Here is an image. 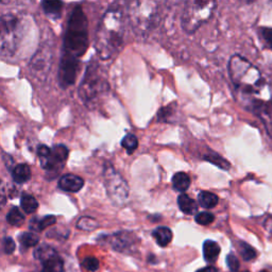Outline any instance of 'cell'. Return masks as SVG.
<instances>
[{
	"instance_id": "6da1fadb",
	"label": "cell",
	"mask_w": 272,
	"mask_h": 272,
	"mask_svg": "<svg viewBox=\"0 0 272 272\" xmlns=\"http://www.w3.org/2000/svg\"><path fill=\"white\" fill-rule=\"evenodd\" d=\"M229 74L238 98L251 110H261L271 99L272 92L267 80L246 58L238 54L231 58Z\"/></svg>"
},
{
	"instance_id": "7a4b0ae2",
	"label": "cell",
	"mask_w": 272,
	"mask_h": 272,
	"mask_svg": "<svg viewBox=\"0 0 272 272\" xmlns=\"http://www.w3.org/2000/svg\"><path fill=\"white\" fill-rule=\"evenodd\" d=\"M125 16L117 5H112L101 17L95 34V49L101 60H110L121 50L125 39Z\"/></svg>"
},
{
	"instance_id": "3957f363",
	"label": "cell",
	"mask_w": 272,
	"mask_h": 272,
	"mask_svg": "<svg viewBox=\"0 0 272 272\" xmlns=\"http://www.w3.org/2000/svg\"><path fill=\"white\" fill-rule=\"evenodd\" d=\"M88 47V24L87 18L80 5L74 6L64 36L62 57L72 59L81 58Z\"/></svg>"
},
{
	"instance_id": "277c9868",
	"label": "cell",
	"mask_w": 272,
	"mask_h": 272,
	"mask_svg": "<svg viewBox=\"0 0 272 272\" xmlns=\"http://www.w3.org/2000/svg\"><path fill=\"white\" fill-rule=\"evenodd\" d=\"M110 91L106 76L102 67L95 60L88 63L83 80L79 86V96L86 105H94L97 100Z\"/></svg>"
},
{
	"instance_id": "5b68a950",
	"label": "cell",
	"mask_w": 272,
	"mask_h": 272,
	"mask_svg": "<svg viewBox=\"0 0 272 272\" xmlns=\"http://www.w3.org/2000/svg\"><path fill=\"white\" fill-rule=\"evenodd\" d=\"M159 3L148 0H137L128 4V17L133 31L140 36H146L158 20Z\"/></svg>"
},
{
	"instance_id": "8992f818",
	"label": "cell",
	"mask_w": 272,
	"mask_h": 272,
	"mask_svg": "<svg viewBox=\"0 0 272 272\" xmlns=\"http://www.w3.org/2000/svg\"><path fill=\"white\" fill-rule=\"evenodd\" d=\"M216 2L212 0H189L185 2L181 26L187 34H194L212 16Z\"/></svg>"
},
{
	"instance_id": "52a82bcc",
	"label": "cell",
	"mask_w": 272,
	"mask_h": 272,
	"mask_svg": "<svg viewBox=\"0 0 272 272\" xmlns=\"http://www.w3.org/2000/svg\"><path fill=\"white\" fill-rule=\"evenodd\" d=\"M69 151L64 145H56L52 148L46 145L37 147V155L40 160L42 168L51 174V180L59 174L67 161Z\"/></svg>"
},
{
	"instance_id": "ba28073f",
	"label": "cell",
	"mask_w": 272,
	"mask_h": 272,
	"mask_svg": "<svg viewBox=\"0 0 272 272\" xmlns=\"http://www.w3.org/2000/svg\"><path fill=\"white\" fill-rule=\"evenodd\" d=\"M1 31H0V43H1L2 56L10 57L14 54L22 33V25L17 16L5 14L1 16Z\"/></svg>"
},
{
	"instance_id": "9c48e42d",
	"label": "cell",
	"mask_w": 272,
	"mask_h": 272,
	"mask_svg": "<svg viewBox=\"0 0 272 272\" xmlns=\"http://www.w3.org/2000/svg\"><path fill=\"white\" fill-rule=\"evenodd\" d=\"M103 181L106 193L113 202L120 204L129 198V186L127 181L110 164L104 166Z\"/></svg>"
},
{
	"instance_id": "30bf717a",
	"label": "cell",
	"mask_w": 272,
	"mask_h": 272,
	"mask_svg": "<svg viewBox=\"0 0 272 272\" xmlns=\"http://www.w3.org/2000/svg\"><path fill=\"white\" fill-rule=\"evenodd\" d=\"M34 257L42 262L40 272H64V263L56 250L49 246H42L34 251Z\"/></svg>"
},
{
	"instance_id": "8fae6325",
	"label": "cell",
	"mask_w": 272,
	"mask_h": 272,
	"mask_svg": "<svg viewBox=\"0 0 272 272\" xmlns=\"http://www.w3.org/2000/svg\"><path fill=\"white\" fill-rule=\"evenodd\" d=\"M80 61L77 59L62 57L59 67V82L63 88L73 85L79 71Z\"/></svg>"
},
{
	"instance_id": "7c38bea8",
	"label": "cell",
	"mask_w": 272,
	"mask_h": 272,
	"mask_svg": "<svg viewBox=\"0 0 272 272\" xmlns=\"http://www.w3.org/2000/svg\"><path fill=\"white\" fill-rule=\"evenodd\" d=\"M52 59V49L48 45H42V47L34 54L31 64H30V70L34 76H38L42 78V76H46V73L49 70L50 62Z\"/></svg>"
},
{
	"instance_id": "4fadbf2b",
	"label": "cell",
	"mask_w": 272,
	"mask_h": 272,
	"mask_svg": "<svg viewBox=\"0 0 272 272\" xmlns=\"http://www.w3.org/2000/svg\"><path fill=\"white\" fill-rule=\"evenodd\" d=\"M58 185L60 189L64 190L67 193H77L79 190L82 189L84 185V181L79 175L72 174V173H67L61 176L59 179Z\"/></svg>"
},
{
	"instance_id": "5bb4252c",
	"label": "cell",
	"mask_w": 272,
	"mask_h": 272,
	"mask_svg": "<svg viewBox=\"0 0 272 272\" xmlns=\"http://www.w3.org/2000/svg\"><path fill=\"white\" fill-rule=\"evenodd\" d=\"M110 240L115 250L122 251L132 246L135 241V236L130 232H118L115 233Z\"/></svg>"
},
{
	"instance_id": "9a60e30c",
	"label": "cell",
	"mask_w": 272,
	"mask_h": 272,
	"mask_svg": "<svg viewBox=\"0 0 272 272\" xmlns=\"http://www.w3.org/2000/svg\"><path fill=\"white\" fill-rule=\"evenodd\" d=\"M220 254L219 244L214 240H205L203 243V257L207 263L216 262Z\"/></svg>"
},
{
	"instance_id": "2e32d148",
	"label": "cell",
	"mask_w": 272,
	"mask_h": 272,
	"mask_svg": "<svg viewBox=\"0 0 272 272\" xmlns=\"http://www.w3.org/2000/svg\"><path fill=\"white\" fill-rule=\"evenodd\" d=\"M178 205L181 212L186 215H194L198 210V204L186 194H181L178 197Z\"/></svg>"
},
{
	"instance_id": "e0dca14e",
	"label": "cell",
	"mask_w": 272,
	"mask_h": 272,
	"mask_svg": "<svg viewBox=\"0 0 272 272\" xmlns=\"http://www.w3.org/2000/svg\"><path fill=\"white\" fill-rule=\"evenodd\" d=\"M11 174L16 183L23 184L31 179V169L27 164H18L13 168Z\"/></svg>"
},
{
	"instance_id": "ac0fdd59",
	"label": "cell",
	"mask_w": 272,
	"mask_h": 272,
	"mask_svg": "<svg viewBox=\"0 0 272 272\" xmlns=\"http://www.w3.org/2000/svg\"><path fill=\"white\" fill-rule=\"evenodd\" d=\"M152 236L154 237V239L158 242L159 246L166 247L172 239V232L167 227H159L153 231Z\"/></svg>"
},
{
	"instance_id": "d6986e66",
	"label": "cell",
	"mask_w": 272,
	"mask_h": 272,
	"mask_svg": "<svg viewBox=\"0 0 272 272\" xmlns=\"http://www.w3.org/2000/svg\"><path fill=\"white\" fill-rule=\"evenodd\" d=\"M57 222V218L52 215L45 216L43 218H33L30 222V229L36 232H40V231L45 230L46 228L53 226Z\"/></svg>"
},
{
	"instance_id": "ffe728a7",
	"label": "cell",
	"mask_w": 272,
	"mask_h": 272,
	"mask_svg": "<svg viewBox=\"0 0 272 272\" xmlns=\"http://www.w3.org/2000/svg\"><path fill=\"white\" fill-rule=\"evenodd\" d=\"M172 186L178 192L184 193L190 186V178L185 172H176L172 176Z\"/></svg>"
},
{
	"instance_id": "44dd1931",
	"label": "cell",
	"mask_w": 272,
	"mask_h": 272,
	"mask_svg": "<svg viewBox=\"0 0 272 272\" xmlns=\"http://www.w3.org/2000/svg\"><path fill=\"white\" fill-rule=\"evenodd\" d=\"M218 197H217L215 194L206 192V190H203V192H200L198 195V202L200 205L204 208H213L215 207L217 204H218Z\"/></svg>"
},
{
	"instance_id": "7402d4cb",
	"label": "cell",
	"mask_w": 272,
	"mask_h": 272,
	"mask_svg": "<svg viewBox=\"0 0 272 272\" xmlns=\"http://www.w3.org/2000/svg\"><path fill=\"white\" fill-rule=\"evenodd\" d=\"M43 10L48 16L52 18H59L62 12L63 2L62 1H43L42 2Z\"/></svg>"
},
{
	"instance_id": "603a6c76",
	"label": "cell",
	"mask_w": 272,
	"mask_h": 272,
	"mask_svg": "<svg viewBox=\"0 0 272 272\" xmlns=\"http://www.w3.org/2000/svg\"><path fill=\"white\" fill-rule=\"evenodd\" d=\"M20 206L26 214H33L38 207V202L33 196L24 194L20 198Z\"/></svg>"
},
{
	"instance_id": "cb8c5ba5",
	"label": "cell",
	"mask_w": 272,
	"mask_h": 272,
	"mask_svg": "<svg viewBox=\"0 0 272 272\" xmlns=\"http://www.w3.org/2000/svg\"><path fill=\"white\" fill-rule=\"evenodd\" d=\"M6 221H8L11 226L20 227L25 222V215L20 212V209L16 206L12 207L8 215H6Z\"/></svg>"
},
{
	"instance_id": "d4e9b609",
	"label": "cell",
	"mask_w": 272,
	"mask_h": 272,
	"mask_svg": "<svg viewBox=\"0 0 272 272\" xmlns=\"http://www.w3.org/2000/svg\"><path fill=\"white\" fill-rule=\"evenodd\" d=\"M121 146L126 149L128 154H132L138 147V139L134 134L129 133L122 138Z\"/></svg>"
},
{
	"instance_id": "484cf974",
	"label": "cell",
	"mask_w": 272,
	"mask_h": 272,
	"mask_svg": "<svg viewBox=\"0 0 272 272\" xmlns=\"http://www.w3.org/2000/svg\"><path fill=\"white\" fill-rule=\"evenodd\" d=\"M204 160L208 161L209 163H212V164L218 166L219 168H221L223 170H228L231 167L229 162L227 160H224L222 156L217 154L216 152H210L207 155H204Z\"/></svg>"
},
{
	"instance_id": "4316f807",
	"label": "cell",
	"mask_w": 272,
	"mask_h": 272,
	"mask_svg": "<svg viewBox=\"0 0 272 272\" xmlns=\"http://www.w3.org/2000/svg\"><path fill=\"white\" fill-rule=\"evenodd\" d=\"M38 241H39L38 236L34 233H23L19 236V242L22 244V247L26 249L36 246Z\"/></svg>"
},
{
	"instance_id": "83f0119b",
	"label": "cell",
	"mask_w": 272,
	"mask_h": 272,
	"mask_svg": "<svg viewBox=\"0 0 272 272\" xmlns=\"http://www.w3.org/2000/svg\"><path fill=\"white\" fill-rule=\"evenodd\" d=\"M239 252L246 262L254 260L257 255L255 249L253 247H251L247 242H243V241L239 242Z\"/></svg>"
},
{
	"instance_id": "f1b7e54d",
	"label": "cell",
	"mask_w": 272,
	"mask_h": 272,
	"mask_svg": "<svg viewBox=\"0 0 272 272\" xmlns=\"http://www.w3.org/2000/svg\"><path fill=\"white\" fill-rule=\"evenodd\" d=\"M98 227L97 221L91 218V217H82L80 218L77 222V228L81 230H86V231H92Z\"/></svg>"
},
{
	"instance_id": "f546056e",
	"label": "cell",
	"mask_w": 272,
	"mask_h": 272,
	"mask_svg": "<svg viewBox=\"0 0 272 272\" xmlns=\"http://www.w3.org/2000/svg\"><path fill=\"white\" fill-rule=\"evenodd\" d=\"M195 220L197 223L201 224V226H208V224H210L215 220V216L212 213L201 212L196 215Z\"/></svg>"
},
{
	"instance_id": "4dcf8cb0",
	"label": "cell",
	"mask_w": 272,
	"mask_h": 272,
	"mask_svg": "<svg viewBox=\"0 0 272 272\" xmlns=\"http://www.w3.org/2000/svg\"><path fill=\"white\" fill-rule=\"evenodd\" d=\"M174 106H175V103L169 104L165 107H162L159 112V115H158L159 120L160 121H169L170 117H171V115L175 112L173 108Z\"/></svg>"
},
{
	"instance_id": "1f68e13d",
	"label": "cell",
	"mask_w": 272,
	"mask_h": 272,
	"mask_svg": "<svg viewBox=\"0 0 272 272\" xmlns=\"http://www.w3.org/2000/svg\"><path fill=\"white\" fill-rule=\"evenodd\" d=\"M82 266L88 271H96L99 268V261L96 257H86L82 262Z\"/></svg>"
},
{
	"instance_id": "d6a6232c",
	"label": "cell",
	"mask_w": 272,
	"mask_h": 272,
	"mask_svg": "<svg viewBox=\"0 0 272 272\" xmlns=\"http://www.w3.org/2000/svg\"><path fill=\"white\" fill-rule=\"evenodd\" d=\"M261 36L263 37L264 42L266 43L268 48L272 50V29L270 28H262L261 29Z\"/></svg>"
},
{
	"instance_id": "836d02e7",
	"label": "cell",
	"mask_w": 272,
	"mask_h": 272,
	"mask_svg": "<svg viewBox=\"0 0 272 272\" xmlns=\"http://www.w3.org/2000/svg\"><path fill=\"white\" fill-rule=\"evenodd\" d=\"M3 250H4V253L6 254H11L15 251V248H16V244H15V241L12 239L11 237H5L3 239Z\"/></svg>"
},
{
	"instance_id": "e575fe53",
	"label": "cell",
	"mask_w": 272,
	"mask_h": 272,
	"mask_svg": "<svg viewBox=\"0 0 272 272\" xmlns=\"http://www.w3.org/2000/svg\"><path fill=\"white\" fill-rule=\"evenodd\" d=\"M227 265L231 271H237L239 268V262L234 254H229L227 256Z\"/></svg>"
},
{
	"instance_id": "d590c367",
	"label": "cell",
	"mask_w": 272,
	"mask_h": 272,
	"mask_svg": "<svg viewBox=\"0 0 272 272\" xmlns=\"http://www.w3.org/2000/svg\"><path fill=\"white\" fill-rule=\"evenodd\" d=\"M196 272H218V270H217V268L214 266H207V267H204V268L197 270Z\"/></svg>"
},
{
	"instance_id": "8d00e7d4",
	"label": "cell",
	"mask_w": 272,
	"mask_h": 272,
	"mask_svg": "<svg viewBox=\"0 0 272 272\" xmlns=\"http://www.w3.org/2000/svg\"><path fill=\"white\" fill-rule=\"evenodd\" d=\"M261 272H267V271H265V270H264V271H261Z\"/></svg>"
},
{
	"instance_id": "74e56055",
	"label": "cell",
	"mask_w": 272,
	"mask_h": 272,
	"mask_svg": "<svg viewBox=\"0 0 272 272\" xmlns=\"http://www.w3.org/2000/svg\"><path fill=\"white\" fill-rule=\"evenodd\" d=\"M242 272H249V271H242Z\"/></svg>"
}]
</instances>
